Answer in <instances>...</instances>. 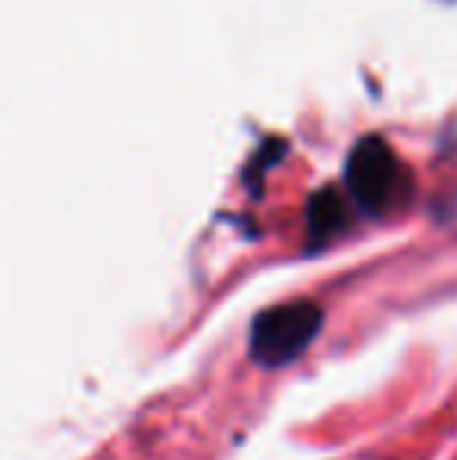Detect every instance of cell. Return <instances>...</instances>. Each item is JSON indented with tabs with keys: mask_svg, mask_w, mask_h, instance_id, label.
<instances>
[{
	"mask_svg": "<svg viewBox=\"0 0 457 460\" xmlns=\"http://www.w3.org/2000/svg\"><path fill=\"white\" fill-rule=\"evenodd\" d=\"M323 307L313 301H286L254 316L248 335L250 360L260 367H288L317 341Z\"/></svg>",
	"mask_w": 457,
	"mask_h": 460,
	"instance_id": "1",
	"label": "cell"
},
{
	"mask_svg": "<svg viewBox=\"0 0 457 460\" xmlns=\"http://www.w3.org/2000/svg\"><path fill=\"white\" fill-rule=\"evenodd\" d=\"M347 188L364 210L385 213L408 198L410 176L382 135H364L347 154Z\"/></svg>",
	"mask_w": 457,
	"mask_h": 460,
	"instance_id": "2",
	"label": "cell"
},
{
	"mask_svg": "<svg viewBox=\"0 0 457 460\" xmlns=\"http://www.w3.org/2000/svg\"><path fill=\"white\" fill-rule=\"evenodd\" d=\"M347 223V204L342 198V191L332 185L313 191L311 204H307V226H311L313 238H330L338 229H345Z\"/></svg>",
	"mask_w": 457,
	"mask_h": 460,
	"instance_id": "3",
	"label": "cell"
}]
</instances>
